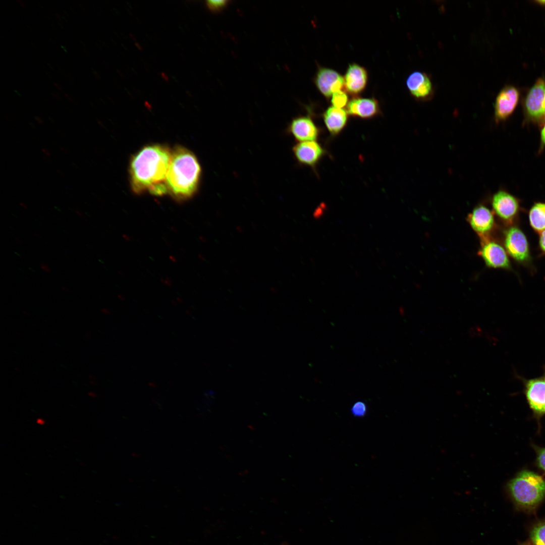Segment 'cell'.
<instances>
[{
    "label": "cell",
    "instance_id": "obj_1",
    "mask_svg": "<svg viewBox=\"0 0 545 545\" xmlns=\"http://www.w3.org/2000/svg\"><path fill=\"white\" fill-rule=\"evenodd\" d=\"M171 155L167 147L158 144L146 146L135 154L130 165L133 191H148L156 196L168 193L166 180Z\"/></svg>",
    "mask_w": 545,
    "mask_h": 545
},
{
    "label": "cell",
    "instance_id": "obj_2",
    "mask_svg": "<svg viewBox=\"0 0 545 545\" xmlns=\"http://www.w3.org/2000/svg\"><path fill=\"white\" fill-rule=\"evenodd\" d=\"M201 175L195 155L183 147L177 146L172 152L166 177L168 192L178 201L192 197L197 191Z\"/></svg>",
    "mask_w": 545,
    "mask_h": 545
},
{
    "label": "cell",
    "instance_id": "obj_3",
    "mask_svg": "<svg viewBox=\"0 0 545 545\" xmlns=\"http://www.w3.org/2000/svg\"><path fill=\"white\" fill-rule=\"evenodd\" d=\"M508 490L518 510L534 514L545 498V480L534 472L524 471L510 481Z\"/></svg>",
    "mask_w": 545,
    "mask_h": 545
},
{
    "label": "cell",
    "instance_id": "obj_4",
    "mask_svg": "<svg viewBox=\"0 0 545 545\" xmlns=\"http://www.w3.org/2000/svg\"><path fill=\"white\" fill-rule=\"evenodd\" d=\"M526 119L534 123L542 124L545 121V80L538 79L531 87L524 101Z\"/></svg>",
    "mask_w": 545,
    "mask_h": 545
},
{
    "label": "cell",
    "instance_id": "obj_5",
    "mask_svg": "<svg viewBox=\"0 0 545 545\" xmlns=\"http://www.w3.org/2000/svg\"><path fill=\"white\" fill-rule=\"evenodd\" d=\"M504 244L507 252L516 261L524 262L529 259L527 238L519 228L512 227L506 231Z\"/></svg>",
    "mask_w": 545,
    "mask_h": 545
},
{
    "label": "cell",
    "instance_id": "obj_6",
    "mask_svg": "<svg viewBox=\"0 0 545 545\" xmlns=\"http://www.w3.org/2000/svg\"><path fill=\"white\" fill-rule=\"evenodd\" d=\"M314 82L319 92L328 99L333 93L343 90L344 88V77L331 68L319 67L315 75Z\"/></svg>",
    "mask_w": 545,
    "mask_h": 545
},
{
    "label": "cell",
    "instance_id": "obj_7",
    "mask_svg": "<svg viewBox=\"0 0 545 545\" xmlns=\"http://www.w3.org/2000/svg\"><path fill=\"white\" fill-rule=\"evenodd\" d=\"M519 92L513 86H506L498 94L495 104L497 122L507 119L514 112L519 102Z\"/></svg>",
    "mask_w": 545,
    "mask_h": 545
},
{
    "label": "cell",
    "instance_id": "obj_8",
    "mask_svg": "<svg viewBox=\"0 0 545 545\" xmlns=\"http://www.w3.org/2000/svg\"><path fill=\"white\" fill-rule=\"evenodd\" d=\"M479 254L485 264L492 268H509L510 262L505 249L499 243L482 238Z\"/></svg>",
    "mask_w": 545,
    "mask_h": 545
},
{
    "label": "cell",
    "instance_id": "obj_9",
    "mask_svg": "<svg viewBox=\"0 0 545 545\" xmlns=\"http://www.w3.org/2000/svg\"><path fill=\"white\" fill-rule=\"evenodd\" d=\"M496 214L505 221H511L517 215L519 204L517 199L504 190H499L493 195L492 200Z\"/></svg>",
    "mask_w": 545,
    "mask_h": 545
},
{
    "label": "cell",
    "instance_id": "obj_10",
    "mask_svg": "<svg viewBox=\"0 0 545 545\" xmlns=\"http://www.w3.org/2000/svg\"><path fill=\"white\" fill-rule=\"evenodd\" d=\"M368 75L367 70L355 63L350 64L344 77V89L349 94L357 96L366 88Z\"/></svg>",
    "mask_w": 545,
    "mask_h": 545
},
{
    "label": "cell",
    "instance_id": "obj_11",
    "mask_svg": "<svg viewBox=\"0 0 545 545\" xmlns=\"http://www.w3.org/2000/svg\"><path fill=\"white\" fill-rule=\"evenodd\" d=\"M290 133L299 142L313 141L318 136V129L310 117L298 116L292 120L287 128Z\"/></svg>",
    "mask_w": 545,
    "mask_h": 545
},
{
    "label": "cell",
    "instance_id": "obj_12",
    "mask_svg": "<svg viewBox=\"0 0 545 545\" xmlns=\"http://www.w3.org/2000/svg\"><path fill=\"white\" fill-rule=\"evenodd\" d=\"M467 221L481 239L486 238V235L492 230L495 224L493 212L486 206L481 204L474 208L468 215Z\"/></svg>",
    "mask_w": 545,
    "mask_h": 545
},
{
    "label": "cell",
    "instance_id": "obj_13",
    "mask_svg": "<svg viewBox=\"0 0 545 545\" xmlns=\"http://www.w3.org/2000/svg\"><path fill=\"white\" fill-rule=\"evenodd\" d=\"M293 154L300 164L313 167L324 154L322 147L317 142H299L293 147Z\"/></svg>",
    "mask_w": 545,
    "mask_h": 545
},
{
    "label": "cell",
    "instance_id": "obj_14",
    "mask_svg": "<svg viewBox=\"0 0 545 545\" xmlns=\"http://www.w3.org/2000/svg\"><path fill=\"white\" fill-rule=\"evenodd\" d=\"M406 85L410 94L417 99L427 100L433 96L432 82L423 72L415 71L411 73L407 79Z\"/></svg>",
    "mask_w": 545,
    "mask_h": 545
},
{
    "label": "cell",
    "instance_id": "obj_15",
    "mask_svg": "<svg viewBox=\"0 0 545 545\" xmlns=\"http://www.w3.org/2000/svg\"><path fill=\"white\" fill-rule=\"evenodd\" d=\"M347 112L353 117L363 119L371 118L379 113V104L378 100L374 97H355L348 102Z\"/></svg>",
    "mask_w": 545,
    "mask_h": 545
},
{
    "label": "cell",
    "instance_id": "obj_16",
    "mask_svg": "<svg viewBox=\"0 0 545 545\" xmlns=\"http://www.w3.org/2000/svg\"><path fill=\"white\" fill-rule=\"evenodd\" d=\"M526 397L531 408L537 413H545V378L529 380Z\"/></svg>",
    "mask_w": 545,
    "mask_h": 545
},
{
    "label": "cell",
    "instance_id": "obj_17",
    "mask_svg": "<svg viewBox=\"0 0 545 545\" xmlns=\"http://www.w3.org/2000/svg\"><path fill=\"white\" fill-rule=\"evenodd\" d=\"M325 125L333 135L338 134L346 126L348 121V113L343 108L333 106L328 107L323 114Z\"/></svg>",
    "mask_w": 545,
    "mask_h": 545
},
{
    "label": "cell",
    "instance_id": "obj_18",
    "mask_svg": "<svg viewBox=\"0 0 545 545\" xmlns=\"http://www.w3.org/2000/svg\"><path fill=\"white\" fill-rule=\"evenodd\" d=\"M530 226L536 232L541 233L545 230V203H535L529 212Z\"/></svg>",
    "mask_w": 545,
    "mask_h": 545
},
{
    "label": "cell",
    "instance_id": "obj_19",
    "mask_svg": "<svg viewBox=\"0 0 545 545\" xmlns=\"http://www.w3.org/2000/svg\"><path fill=\"white\" fill-rule=\"evenodd\" d=\"M529 538L531 545H545V518L537 520L531 525Z\"/></svg>",
    "mask_w": 545,
    "mask_h": 545
},
{
    "label": "cell",
    "instance_id": "obj_20",
    "mask_svg": "<svg viewBox=\"0 0 545 545\" xmlns=\"http://www.w3.org/2000/svg\"><path fill=\"white\" fill-rule=\"evenodd\" d=\"M331 97L332 104L337 108H342L348 103L347 93L343 90L333 93Z\"/></svg>",
    "mask_w": 545,
    "mask_h": 545
},
{
    "label": "cell",
    "instance_id": "obj_21",
    "mask_svg": "<svg viewBox=\"0 0 545 545\" xmlns=\"http://www.w3.org/2000/svg\"><path fill=\"white\" fill-rule=\"evenodd\" d=\"M366 412V405L364 402L361 401L356 402L353 405L351 408V412L355 416H363L365 415Z\"/></svg>",
    "mask_w": 545,
    "mask_h": 545
},
{
    "label": "cell",
    "instance_id": "obj_22",
    "mask_svg": "<svg viewBox=\"0 0 545 545\" xmlns=\"http://www.w3.org/2000/svg\"><path fill=\"white\" fill-rule=\"evenodd\" d=\"M228 3V1L208 0L206 2V5L210 11L217 12L222 10L223 8L226 7Z\"/></svg>",
    "mask_w": 545,
    "mask_h": 545
},
{
    "label": "cell",
    "instance_id": "obj_23",
    "mask_svg": "<svg viewBox=\"0 0 545 545\" xmlns=\"http://www.w3.org/2000/svg\"><path fill=\"white\" fill-rule=\"evenodd\" d=\"M537 463L539 467L545 471V449H541L537 455Z\"/></svg>",
    "mask_w": 545,
    "mask_h": 545
},
{
    "label": "cell",
    "instance_id": "obj_24",
    "mask_svg": "<svg viewBox=\"0 0 545 545\" xmlns=\"http://www.w3.org/2000/svg\"><path fill=\"white\" fill-rule=\"evenodd\" d=\"M545 146V121L542 124V128L540 131V147L541 148Z\"/></svg>",
    "mask_w": 545,
    "mask_h": 545
},
{
    "label": "cell",
    "instance_id": "obj_25",
    "mask_svg": "<svg viewBox=\"0 0 545 545\" xmlns=\"http://www.w3.org/2000/svg\"><path fill=\"white\" fill-rule=\"evenodd\" d=\"M539 243L540 248L545 252V230L541 232Z\"/></svg>",
    "mask_w": 545,
    "mask_h": 545
},
{
    "label": "cell",
    "instance_id": "obj_26",
    "mask_svg": "<svg viewBox=\"0 0 545 545\" xmlns=\"http://www.w3.org/2000/svg\"><path fill=\"white\" fill-rule=\"evenodd\" d=\"M40 266V268L45 272H48L50 271V267L46 263H41Z\"/></svg>",
    "mask_w": 545,
    "mask_h": 545
},
{
    "label": "cell",
    "instance_id": "obj_27",
    "mask_svg": "<svg viewBox=\"0 0 545 545\" xmlns=\"http://www.w3.org/2000/svg\"><path fill=\"white\" fill-rule=\"evenodd\" d=\"M16 2L17 3V4L20 7H21L22 8H25L26 7V4H25V3L24 2H23V1H22L21 0H16Z\"/></svg>",
    "mask_w": 545,
    "mask_h": 545
},
{
    "label": "cell",
    "instance_id": "obj_28",
    "mask_svg": "<svg viewBox=\"0 0 545 545\" xmlns=\"http://www.w3.org/2000/svg\"><path fill=\"white\" fill-rule=\"evenodd\" d=\"M51 95L57 100H60L61 99L60 96L56 92H51Z\"/></svg>",
    "mask_w": 545,
    "mask_h": 545
},
{
    "label": "cell",
    "instance_id": "obj_29",
    "mask_svg": "<svg viewBox=\"0 0 545 545\" xmlns=\"http://www.w3.org/2000/svg\"><path fill=\"white\" fill-rule=\"evenodd\" d=\"M53 84L54 86V87H56V88H57V89H58V90H60V91H61V90H62V87L61 85H60V84H59L58 83H57V82H53Z\"/></svg>",
    "mask_w": 545,
    "mask_h": 545
},
{
    "label": "cell",
    "instance_id": "obj_30",
    "mask_svg": "<svg viewBox=\"0 0 545 545\" xmlns=\"http://www.w3.org/2000/svg\"><path fill=\"white\" fill-rule=\"evenodd\" d=\"M54 17H56V19H57V20H58L59 21H60V22H61V21H62V17L61 16V15H60V14H59V13H54Z\"/></svg>",
    "mask_w": 545,
    "mask_h": 545
},
{
    "label": "cell",
    "instance_id": "obj_31",
    "mask_svg": "<svg viewBox=\"0 0 545 545\" xmlns=\"http://www.w3.org/2000/svg\"><path fill=\"white\" fill-rule=\"evenodd\" d=\"M64 95L66 97V98L69 101H73L74 99H73V97L71 95H70L69 94H68L67 93H65Z\"/></svg>",
    "mask_w": 545,
    "mask_h": 545
},
{
    "label": "cell",
    "instance_id": "obj_32",
    "mask_svg": "<svg viewBox=\"0 0 545 545\" xmlns=\"http://www.w3.org/2000/svg\"><path fill=\"white\" fill-rule=\"evenodd\" d=\"M34 119L39 124H42L43 123L42 119L39 117L36 116L34 117Z\"/></svg>",
    "mask_w": 545,
    "mask_h": 545
},
{
    "label": "cell",
    "instance_id": "obj_33",
    "mask_svg": "<svg viewBox=\"0 0 545 545\" xmlns=\"http://www.w3.org/2000/svg\"><path fill=\"white\" fill-rule=\"evenodd\" d=\"M518 545H531L529 541L519 542Z\"/></svg>",
    "mask_w": 545,
    "mask_h": 545
},
{
    "label": "cell",
    "instance_id": "obj_34",
    "mask_svg": "<svg viewBox=\"0 0 545 545\" xmlns=\"http://www.w3.org/2000/svg\"><path fill=\"white\" fill-rule=\"evenodd\" d=\"M536 2L538 4H540V5H545V1H544V0L543 1H540V0L536 1Z\"/></svg>",
    "mask_w": 545,
    "mask_h": 545
},
{
    "label": "cell",
    "instance_id": "obj_35",
    "mask_svg": "<svg viewBox=\"0 0 545 545\" xmlns=\"http://www.w3.org/2000/svg\"><path fill=\"white\" fill-rule=\"evenodd\" d=\"M92 74H93L94 75V76H95V77L96 78H99V75L98 74V73H97L96 72H95V71H92Z\"/></svg>",
    "mask_w": 545,
    "mask_h": 545
},
{
    "label": "cell",
    "instance_id": "obj_36",
    "mask_svg": "<svg viewBox=\"0 0 545 545\" xmlns=\"http://www.w3.org/2000/svg\"><path fill=\"white\" fill-rule=\"evenodd\" d=\"M88 395L90 397H94L95 396V394L94 392H89L88 393Z\"/></svg>",
    "mask_w": 545,
    "mask_h": 545
},
{
    "label": "cell",
    "instance_id": "obj_37",
    "mask_svg": "<svg viewBox=\"0 0 545 545\" xmlns=\"http://www.w3.org/2000/svg\"><path fill=\"white\" fill-rule=\"evenodd\" d=\"M62 290H63L64 291H65V292H68L69 291V289H68L67 288H66V287H62Z\"/></svg>",
    "mask_w": 545,
    "mask_h": 545
},
{
    "label": "cell",
    "instance_id": "obj_38",
    "mask_svg": "<svg viewBox=\"0 0 545 545\" xmlns=\"http://www.w3.org/2000/svg\"><path fill=\"white\" fill-rule=\"evenodd\" d=\"M79 6L80 7V8H81V9H82V10H83V11H85V9H84V7H83V6H82V5H81V4H79Z\"/></svg>",
    "mask_w": 545,
    "mask_h": 545
},
{
    "label": "cell",
    "instance_id": "obj_39",
    "mask_svg": "<svg viewBox=\"0 0 545 545\" xmlns=\"http://www.w3.org/2000/svg\"><path fill=\"white\" fill-rule=\"evenodd\" d=\"M84 51L85 53V54H86L87 56H89V53L88 52V51L87 50H84Z\"/></svg>",
    "mask_w": 545,
    "mask_h": 545
},
{
    "label": "cell",
    "instance_id": "obj_40",
    "mask_svg": "<svg viewBox=\"0 0 545 545\" xmlns=\"http://www.w3.org/2000/svg\"><path fill=\"white\" fill-rule=\"evenodd\" d=\"M46 149H43L44 152L46 153V154L48 155H49V152L48 151L46 152Z\"/></svg>",
    "mask_w": 545,
    "mask_h": 545
}]
</instances>
